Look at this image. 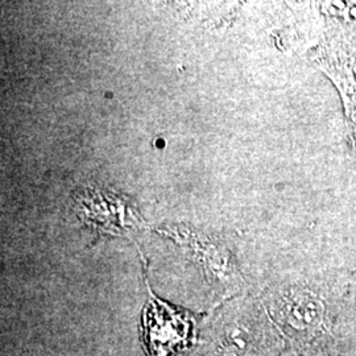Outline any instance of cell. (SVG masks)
Masks as SVG:
<instances>
[{"instance_id": "1", "label": "cell", "mask_w": 356, "mask_h": 356, "mask_svg": "<svg viewBox=\"0 0 356 356\" xmlns=\"http://www.w3.org/2000/svg\"><path fill=\"white\" fill-rule=\"evenodd\" d=\"M194 325L189 313L161 301L149 289L141 321L143 342L148 356H175L185 350L193 341Z\"/></svg>"}]
</instances>
